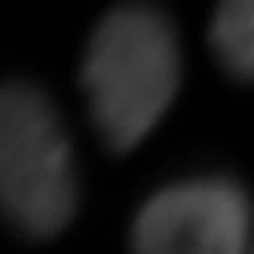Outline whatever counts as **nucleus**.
I'll list each match as a JSON object with an SVG mask.
<instances>
[{"mask_svg": "<svg viewBox=\"0 0 254 254\" xmlns=\"http://www.w3.org/2000/svg\"><path fill=\"white\" fill-rule=\"evenodd\" d=\"M182 83V47L151 5H120L94 26L83 52V94L109 151H135L161 125Z\"/></svg>", "mask_w": 254, "mask_h": 254, "instance_id": "obj_1", "label": "nucleus"}, {"mask_svg": "<svg viewBox=\"0 0 254 254\" xmlns=\"http://www.w3.org/2000/svg\"><path fill=\"white\" fill-rule=\"evenodd\" d=\"M0 213L26 239H57L78 213V161L52 99L31 83L0 88Z\"/></svg>", "mask_w": 254, "mask_h": 254, "instance_id": "obj_2", "label": "nucleus"}, {"mask_svg": "<svg viewBox=\"0 0 254 254\" xmlns=\"http://www.w3.org/2000/svg\"><path fill=\"white\" fill-rule=\"evenodd\" d=\"M249 244V197L228 177H197L161 187L135 213V254H244Z\"/></svg>", "mask_w": 254, "mask_h": 254, "instance_id": "obj_3", "label": "nucleus"}, {"mask_svg": "<svg viewBox=\"0 0 254 254\" xmlns=\"http://www.w3.org/2000/svg\"><path fill=\"white\" fill-rule=\"evenodd\" d=\"M213 52L234 78L254 83V0H228L213 10Z\"/></svg>", "mask_w": 254, "mask_h": 254, "instance_id": "obj_4", "label": "nucleus"}]
</instances>
